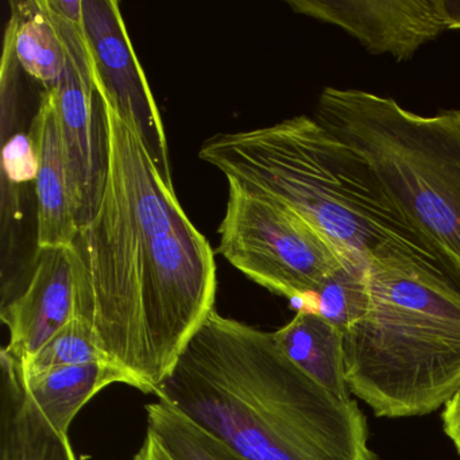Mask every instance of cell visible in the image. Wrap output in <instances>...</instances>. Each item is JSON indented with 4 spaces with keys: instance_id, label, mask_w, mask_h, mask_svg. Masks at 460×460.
Returning <instances> with one entry per match:
<instances>
[{
    "instance_id": "obj_1",
    "label": "cell",
    "mask_w": 460,
    "mask_h": 460,
    "mask_svg": "<svg viewBox=\"0 0 460 460\" xmlns=\"http://www.w3.org/2000/svg\"><path fill=\"white\" fill-rule=\"evenodd\" d=\"M155 395L247 460H376L355 400L306 376L273 332L217 309Z\"/></svg>"
},
{
    "instance_id": "obj_2",
    "label": "cell",
    "mask_w": 460,
    "mask_h": 460,
    "mask_svg": "<svg viewBox=\"0 0 460 460\" xmlns=\"http://www.w3.org/2000/svg\"><path fill=\"white\" fill-rule=\"evenodd\" d=\"M199 157L227 181L297 212L349 265L390 255L444 261L406 222L367 160L314 118L300 115L257 130L217 134L204 142Z\"/></svg>"
},
{
    "instance_id": "obj_3",
    "label": "cell",
    "mask_w": 460,
    "mask_h": 460,
    "mask_svg": "<svg viewBox=\"0 0 460 460\" xmlns=\"http://www.w3.org/2000/svg\"><path fill=\"white\" fill-rule=\"evenodd\" d=\"M359 314L343 332L349 393L386 419L432 413L460 389V273L390 255L363 270Z\"/></svg>"
},
{
    "instance_id": "obj_4",
    "label": "cell",
    "mask_w": 460,
    "mask_h": 460,
    "mask_svg": "<svg viewBox=\"0 0 460 460\" xmlns=\"http://www.w3.org/2000/svg\"><path fill=\"white\" fill-rule=\"evenodd\" d=\"M93 83L106 152L125 180L144 266L145 319L155 392L215 309L217 262L138 134L99 79Z\"/></svg>"
},
{
    "instance_id": "obj_5",
    "label": "cell",
    "mask_w": 460,
    "mask_h": 460,
    "mask_svg": "<svg viewBox=\"0 0 460 460\" xmlns=\"http://www.w3.org/2000/svg\"><path fill=\"white\" fill-rule=\"evenodd\" d=\"M314 118L367 160L406 222L460 273V110L424 117L392 98L327 87Z\"/></svg>"
},
{
    "instance_id": "obj_6",
    "label": "cell",
    "mask_w": 460,
    "mask_h": 460,
    "mask_svg": "<svg viewBox=\"0 0 460 460\" xmlns=\"http://www.w3.org/2000/svg\"><path fill=\"white\" fill-rule=\"evenodd\" d=\"M101 204L80 228V319L93 327L112 365L133 378L136 389L155 393L145 319L144 266L125 180L106 152Z\"/></svg>"
},
{
    "instance_id": "obj_7",
    "label": "cell",
    "mask_w": 460,
    "mask_h": 460,
    "mask_svg": "<svg viewBox=\"0 0 460 460\" xmlns=\"http://www.w3.org/2000/svg\"><path fill=\"white\" fill-rule=\"evenodd\" d=\"M219 234L217 252L234 268L301 306L349 265L297 212L233 181H228L227 209Z\"/></svg>"
},
{
    "instance_id": "obj_8",
    "label": "cell",
    "mask_w": 460,
    "mask_h": 460,
    "mask_svg": "<svg viewBox=\"0 0 460 460\" xmlns=\"http://www.w3.org/2000/svg\"><path fill=\"white\" fill-rule=\"evenodd\" d=\"M49 10L66 48V71L56 93L75 217L83 228L101 204L106 181V139L93 83V53L83 23Z\"/></svg>"
},
{
    "instance_id": "obj_9",
    "label": "cell",
    "mask_w": 460,
    "mask_h": 460,
    "mask_svg": "<svg viewBox=\"0 0 460 460\" xmlns=\"http://www.w3.org/2000/svg\"><path fill=\"white\" fill-rule=\"evenodd\" d=\"M83 28L99 79L134 128L165 181L173 187L163 118L134 52L119 4L83 0Z\"/></svg>"
},
{
    "instance_id": "obj_10",
    "label": "cell",
    "mask_w": 460,
    "mask_h": 460,
    "mask_svg": "<svg viewBox=\"0 0 460 460\" xmlns=\"http://www.w3.org/2000/svg\"><path fill=\"white\" fill-rule=\"evenodd\" d=\"M80 269L76 244L37 250L22 287L2 301L0 319L10 333L4 349L18 362H26L79 317Z\"/></svg>"
},
{
    "instance_id": "obj_11",
    "label": "cell",
    "mask_w": 460,
    "mask_h": 460,
    "mask_svg": "<svg viewBox=\"0 0 460 460\" xmlns=\"http://www.w3.org/2000/svg\"><path fill=\"white\" fill-rule=\"evenodd\" d=\"M296 14L338 26L373 55L411 58L447 26L441 0H290Z\"/></svg>"
},
{
    "instance_id": "obj_12",
    "label": "cell",
    "mask_w": 460,
    "mask_h": 460,
    "mask_svg": "<svg viewBox=\"0 0 460 460\" xmlns=\"http://www.w3.org/2000/svg\"><path fill=\"white\" fill-rule=\"evenodd\" d=\"M31 136L40 161L36 179L37 250L72 246L79 236L80 228L72 201L56 88L42 93Z\"/></svg>"
},
{
    "instance_id": "obj_13",
    "label": "cell",
    "mask_w": 460,
    "mask_h": 460,
    "mask_svg": "<svg viewBox=\"0 0 460 460\" xmlns=\"http://www.w3.org/2000/svg\"><path fill=\"white\" fill-rule=\"evenodd\" d=\"M0 460H77L68 435L48 421L23 384L21 366L0 352Z\"/></svg>"
},
{
    "instance_id": "obj_14",
    "label": "cell",
    "mask_w": 460,
    "mask_h": 460,
    "mask_svg": "<svg viewBox=\"0 0 460 460\" xmlns=\"http://www.w3.org/2000/svg\"><path fill=\"white\" fill-rule=\"evenodd\" d=\"M22 376L31 400L63 435H68L79 411L104 387L114 384L136 387L133 378L112 363L60 366Z\"/></svg>"
},
{
    "instance_id": "obj_15",
    "label": "cell",
    "mask_w": 460,
    "mask_h": 460,
    "mask_svg": "<svg viewBox=\"0 0 460 460\" xmlns=\"http://www.w3.org/2000/svg\"><path fill=\"white\" fill-rule=\"evenodd\" d=\"M273 333L279 349L306 376L333 394L349 397L341 328L319 314L298 311Z\"/></svg>"
},
{
    "instance_id": "obj_16",
    "label": "cell",
    "mask_w": 460,
    "mask_h": 460,
    "mask_svg": "<svg viewBox=\"0 0 460 460\" xmlns=\"http://www.w3.org/2000/svg\"><path fill=\"white\" fill-rule=\"evenodd\" d=\"M6 42L20 66L45 90H55L66 71V48L47 0L12 4Z\"/></svg>"
},
{
    "instance_id": "obj_17",
    "label": "cell",
    "mask_w": 460,
    "mask_h": 460,
    "mask_svg": "<svg viewBox=\"0 0 460 460\" xmlns=\"http://www.w3.org/2000/svg\"><path fill=\"white\" fill-rule=\"evenodd\" d=\"M147 429L174 460H247L222 438L165 401L147 403Z\"/></svg>"
},
{
    "instance_id": "obj_18",
    "label": "cell",
    "mask_w": 460,
    "mask_h": 460,
    "mask_svg": "<svg viewBox=\"0 0 460 460\" xmlns=\"http://www.w3.org/2000/svg\"><path fill=\"white\" fill-rule=\"evenodd\" d=\"M96 362L111 363L102 349L93 327L76 317L61 328L33 357L18 363L23 376H31L60 366Z\"/></svg>"
},
{
    "instance_id": "obj_19",
    "label": "cell",
    "mask_w": 460,
    "mask_h": 460,
    "mask_svg": "<svg viewBox=\"0 0 460 460\" xmlns=\"http://www.w3.org/2000/svg\"><path fill=\"white\" fill-rule=\"evenodd\" d=\"M40 161L37 146L31 134L18 133L4 147V176L13 184L36 181Z\"/></svg>"
},
{
    "instance_id": "obj_20",
    "label": "cell",
    "mask_w": 460,
    "mask_h": 460,
    "mask_svg": "<svg viewBox=\"0 0 460 460\" xmlns=\"http://www.w3.org/2000/svg\"><path fill=\"white\" fill-rule=\"evenodd\" d=\"M441 420L444 432L451 438L460 455V389L444 403Z\"/></svg>"
},
{
    "instance_id": "obj_21",
    "label": "cell",
    "mask_w": 460,
    "mask_h": 460,
    "mask_svg": "<svg viewBox=\"0 0 460 460\" xmlns=\"http://www.w3.org/2000/svg\"><path fill=\"white\" fill-rule=\"evenodd\" d=\"M134 460H174L168 449L158 440L157 436L147 429L144 443L137 452Z\"/></svg>"
},
{
    "instance_id": "obj_22",
    "label": "cell",
    "mask_w": 460,
    "mask_h": 460,
    "mask_svg": "<svg viewBox=\"0 0 460 460\" xmlns=\"http://www.w3.org/2000/svg\"><path fill=\"white\" fill-rule=\"evenodd\" d=\"M441 13L447 29H460V0H441Z\"/></svg>"
}]
</instances>
